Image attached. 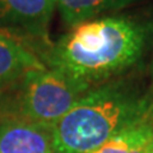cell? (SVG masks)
<instances>
[{
  "instance_id": "52a82bcc",
  "label": "cell",
  "mask_w": 153,
  "mask_h": 153,
  "mask_svg": "<svg viewBox=\"0 0 153 153\" xmlns=\"http://www.w3.org/2000/svg\"><path fill=\"white\" fill-rule=\"evenodd\" d=\"M135 1L138 0H57V9L65 25L74 27Z\"/></svg>"
},
{
  "instance_id": "9c48e42d",
  "label": "cell",
  "mask_w": 153,
  "mask_h": 153,
  "mask_svg": "<svg viewBox=\"0 0 153 153\" xmlns=\"http://www.w3.org/2000/svg\"><path fill=\"white\" fill-rule=\"evenodd\" d=\"M152 78H153V63H152Z\"/></svg>"
},
{
  "instance_id": "5b68a950",
  "label": "cell",
  "mask_w": 153,
  "mask_h": 153,
  "mask_svg": "<svg viewBox=\"0 0 153 153\" xmlns=\"http://www.w3.org/2000/svg\"><path fill=\"white\" fill-rule=\"evenodd\" d=\"M0 153H55L52 125L3 119L0 120Z\"/></svg>"
},
{
  "instance_id": "ba28073f",
  "label": "cell",
  "mask_w": 153,
  "mask_h": 153,
  "mask_svg": "<svg viewBox=\"0 0 153 153\" xmlns=\"http://www.w3.org/2000/svg\"><path fill=\"white\" fill-rule=\"evenodd\" d=\"M130 126L117 133L105 144L91 153H129V144H130V130L129 129Z\"/></svg>"
},
{
  "instance_id": "6da1fadb",
  "label": "cell",
  "mask_w": 153,
  "mask_h": 153,
  "mask_svg": "<svg viewBox=\"0 0 153 153\" xmlns=\"http://www.w3.org/2000/svg\"><path fill=\"white\" fill-rule=\"evenodd\" d=\"M153 22L117 16L70 28L37 54L42 64L89 88L119 78L146 55Z\"/></svg>"
},
{
  "instance_id": "3957f363",
  "label": "cell",
  "mask_w": 153,
  "mask_h": 153,
  "mask_svg": "<svg viewBox=\"0 0 153 153\" xmlns=\"http://www.w3.org/2000/svg\"><path fill=\"white\" fill-rule=\"evenodd\" d=\"M89 89L47 66L32 69L0 91V120L21 119L54 125Z\"/></svg>"
},
{
  "instance_id": "277c9868",
  "label": "cell",
  "mask_w": 153,
  "mask_h": 153,
  "mask_svg": "<svg viewBox=\"0 0 153 153\" xmlns=\"http://www.w3.org/2000/svg\"><path fill=\"white\" fill-rule=\"evenodd\" d=\"M57 0H0V32L21 40L37 55L50 44L49 26Z\"/></svg>"
},
{
  "instance_id": "7a4b0ae2",
  "label": "cell",
  "mask_w": 153,
  "mask_h": 153,
  "mask_svg": "<svg viewBox=\"0 0 153 153\" xmlns=\"http://www.w3.org/2000/svg\"><path fill=\"white\" fill-rule=\"evenodd\" d=\"M153 115V91L116 78L89 88L52 125L55 153H91Z\"/></svg>"
},
{
  "instance_id": "8992f818",
  "label": "cell",
  "mask_w": 153,
  "mask_h": 153,
  "mask_svg": "<svg viewBox=\"0 0 153 153\" xmlns=\"http://www.w3.org/2000/svg\"><path fill=\"white\" fill-rule=\"evenodd\" d=\"M45 66L21 40L0 32V91L19 80L27 71Z\"/></svg>"
}]
</instances>
